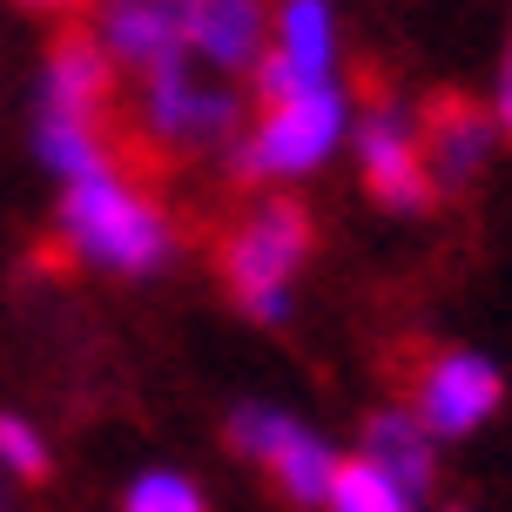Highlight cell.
<instances>
[{"instance_id": "obj_1", "label": "cell", "mask_w": 512, "mask_h": 512, "mask_svg": "<svg viewBox=\"0 0 512 512\" xmlns=\"http://www.w3.org/2000/svg\"><path fill=\"white\" fill-rule=\"evenodd\" d=\"M61 230L68 243L88 256H102L115 270H149L162 263L169 250V230L142 189H128L122 176H95V182H75L68 203H61Z\"/></svg>"}, {"instance_id": "obj_2", "label": "cell", "mask_w": 512, "mask_h": 512, "mask_svg": "<svg viewBox=\"0 0 512 512\" xmlns=\"http://www.w3.org/2000/svg\"><path fill=\"white\" fill-rule=\"evenodd\" d=\"M304 256H310V216H304V203L283 196V203L256 209L250 223L223 243V270H230L236 297H243L256 317L277 324L283 317V277H290Z\"/></svg>"}, {"instance_id": "obj_3", "label": "cell", "mask_w": 512, "mask_h": 512, "mask_svg": "<svg viewBox=\"0 0 512 512\" xmlns=\"http://www.w3.org/2000/svg\"><path fill=\"white\" fill-rule=\"evenodd\" d=\"M411 405H418V432L459 438L499 405V371L486 358H465V351H432L425 371L411 378Z\"/></svg>"}, {"instance_id": "obj_4", "label": "cell", "mask_w": 512, "mask_h": 512, "mask_svg": "<svg viewBox=\"0 0 512 512\" xmlns=\"http://www.w3.org/2000/svg\"><path fill=\"white\" fill-rule=\"evenodd\" d=\"M337 128H344V102H337L331 88H317L304 102L263 115L256 142L236 155V176H270V169L290 176V169H310V162H324V149L337 142Z\"/></svg>"}, {"instance_id": "obj_5", "label": "cell", "mask_w": 512, "mask_h": 512, "mask_svg": "<svg viewBox=\"0 0 512 512\" xmlns=\"http://www.w3.org/2000/svg\"><path fill=\"white\" fill-rule=\"evenodd\" d=\"M486 142H492V122L486 108L472 102V95H432V108H425V128H418V162H425V176H432V189H472V176H479V162H486Z\"/></svg>"}, {"instance_id": "obj_6", "label": "cell", "mask_w": 512, "mask_h": 512, "mask_svg": "<svg viewBox=\"0 0 512 512\" xmlns=\"http://www.w3.org/2000/svg\"><path fill=\"white\" fill-rule=\"evenodd\" d=\"M358 149H364V189H371L378 203H391V209H425L438 196L432 176H425V162H418V135H411L391 108H371V115H364Z\"/></svg>"}, {"instance_id": "obj_7", "label": "cell", "mask_w": 512, "mask_h": 512, "mask_svg": "<svg viewBox=\"0 0 512 512\" xmlns=\"http://www.w3.org/2000/svg\"><path fill=\"white\" fill-rule=\"evenodd\" d=\"M48 95H54V115L88 122V128H95V115H102L108 95H115V68H108V54L95 48L81 27H68V34L54 41V54H48Z\"/></svg>"}, {"instance_id": "obj_8", "label": "cell", "mask_w": 512, "mask_h": 512, "mask_svg": "<svg viewBox=\"0 0 512 512\" xmlns=\"http://www.w3.org/2000/svg\"><path fill=\"white\" fill-rule=\"evenodd\" d=\"M155 128L169 135V142H216V135H230V102L223 95H196L189 75H182V54L176 61H155Z\"/></svg>"}, {"instance_id": "obj_9", "label": "cell", "mask_w": 512, "mask_h": 512, "mask_svg": "<svg viewBox=\"0 0 512 512\" xmlns=\"http://www.w3.org/2000/svg\"><path fill=\"white\" fill-rule=\"evenodd\" d=\"M182 41L203 48L209 61L243 68V61L263 48V7H256V0H189V7H182Z\"/></svg>"}, {"instance_id": "obj_10", "label": "cell", "mask_w": 512, "mask_h": 512, "mask_svg": "<svg viewBox=\"0 0 512 512\" xmlns=\"http://www.w3.org/2000/svg\"><path fill=\"white\" fill-rule=\"evenodd\" d=\"M364 465H378L405 499H418V492L432 486V445L418 432V418H405V411L371 418V425H364Z\"/></svg>"}, {"instance_id": "obj_11", "label": "cell", "mask_w": 512, "mask_h": 512, "mask_svg": "<svg viewBox=\"0 0 512 512\" xmlns=\"http://www.w3.org/2000/svg\"><path fill=\"white\" fill-rule=\"evenodd\" d=\"M108 48L128 54V61H176L182 54V14L169 0H115L108 7Z\"/></svg>"}, {"instance_id": "obj_12", "label": "cell", "mask_w": 512, "mask_h": 512, "mask_svg": "<svg viewBox=\"0 0 512 512\" xmlns=\"http://www.w3.org/2000/svg\"><path fill=\"white\" fill-rule=\"evenodd\" d=\"M41 155H48V162L61 169V176H75V182L115 176V155H108L102 128L68 122V115H48V122H41Z\"/></svg>"}, {"instance_id": "obj_13", "label": "cell", "mask_w": 512, "mask_h": 512, "mask_svg": "<svg viewBox=\"0 0 512 512\" xmlns=\"http://www.w3.org/2000/svg\"><path fill=\"white\" fill-rule=\"evenodd\" d=\"M277 54L310 88H324V68H331V14H324V0H290L283 7V48Z\"/></svg>"}, {"instance_id": "obj_14", "label": "cell", "mask_w": 512, "mask_h": 512, "mask_svg": "<svg viewBox=\"0 0 512 512\" xmlns=\"http://www.w3.org/2000/svg\"><path fill=\"white\" fill-rule=\"evenodd\" d=\"M270 472H277V486L297 499V506H324V492H331V472H337V459L317 445L310 432H290L270 452Z\"/></svg>"}, {"instance_id": "obj_15", "label": "cell", "mask_w": 512, "mask_h": 512, "mask_svg": "<svg viewBox=\"0 0 512 512\" xmlns=\"http://www.w3.org/2000/svg\"><path fill=\"white\" fill-rule=\"evenodd\" d=\"M331 512H405V492L384 479L378 465H364V459H344L331 472Z\"/></svg>"}, {"instance_id": "obj_16", "label": "cell", "mask_w": 512, "mask_h": 512, "mask_svg": "<svg viewBox=\"0 0 512 512\" xmlns=\"http://www.w3.org/2000/svg\"><path fill=\"white\" fill-rule=\"evenodd\" d=\"M290 432H297V425L277 418V411H263V405H243L230 418V445H236V452H250V459H263V465H270V452H277Z\"/></svg>"}, {"instance_id": "obj_17", "label": "cell", "mask_w": 512, "mask_h": 512, "mask_svg": "<svg viewBox=\"0 0 512 512\" xmlns=\"http://www.w3.org/2000/svg\"><path fill=\"white\" fill-rule=\"evenodd\" d=\"M128 512H203V492L176 479V472H149L142 486L128 492Z\"/></svg>"}, {"instance_id": "obj_18", "label": "cell", "mask_w": 512, "mask_h": 512, "mask_svg": "<svg viewBox=\"0 0 512 512\" xmlns=\"http://www.w3.org/2000/svg\"><path fill=\"white\" fill-rule=\"evenodd\" d=\"M256 95H263V115H277V108H290V102H304V95H317L283 54H263L256 61Z\"/></svg>"}, {"instance_id": "obj_19", "label": "cell", "mask_w": 512, "mask_h": 512, "mask_svg": "<svg viewBox=\"0 0 512 512\" xmlns=\"http://www.w3.org/2000/svg\"><path fill=\"white\" fill-rule=\"evenodd\" d=\"M0 459L14 465L21 479H48V445L27 432L21 418H0Z\"/></svg>"}, {"instance_id": "obj_20", "label": "cell", "mask_w": 512, "mask_h": 512, "mask_svg": "<svg viewBox=\"0 0 512 512\" xmlns=\"http://www.w3.org/2000/svg\"><path fill=\"white\" fill-rule=\"evenodd\" d=\"M499 128L512 135V75H506V88H499Z\"/></svg>"}, {"instance_id": "obj_21", "label": "cell", "mask_w": 512, "mask_h": 512, "mask_svg": "<svg viewBox=\"0 0 512 512\" xmlns=\"http://www.w3.org/2000/svg\"><path fill=\"white\" fill-rule=\"evenodd\" d=\"M21 7H81V0H21Z\"/></svg>"}, {"instance_id": "obj_22", "label": "cell", "mask_w": 512, "mask_h": 512, "mask_svg": "<svg viewBox=\"0 0 512 512\" xmlns=\"http://www.w3.org/2000/svg\"><path fill=\"white\" fill-rule=\"evenodd\" d=\"M0 512H14V506H7V492H0Z\"/></svg>"}]
</instances>
